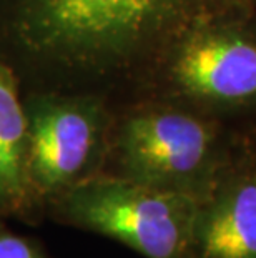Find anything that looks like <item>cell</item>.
Returning <instances> with one entry per match:
<instances>
[{
    "label": "cell",
    "mask_w": 256,
    "mask_h": 258,
    "mask_svg": "<svg viewBox=\"0 0 256 258\" xmlns=\"http://www.w3.org/2000/svg\"><path fill=\"white\" fill-rule=\"evenodd\" d=\"M254 10L256 0H0V60L22 95L89 93L118 107L188 32Z\"/></svg>",
    "instance_id": "obj_1"
},
{
    "label": "cell",
    "mask_w": 256,
    "mask_h": 258,
    "mask_svg": "<svg viewBox=\"0 0 256 258\" xmlns=\"http://www.w3.org/2000/svg\"><path fill=\"white\" fill-rule=\"evenodd\" d=\"M244 123L173 98L125 102L113 107L102 173L198 202L225 167Z\"/></svg>",
    "instance_id": "obj_2"
},
{
    "label": "cell",
    "mask_w": 256,
    "mask_h": 258,
    "mask_svg": "<svg viewBox=\"0 0 256 258\" xmlns=\"http://www.w3.org/2000/svg\"><path fill=\"white\" fill-rule=\"evenodd\" d=\"M145 97L173 98L228 122H256V10L206 22L180 38L137 98Z\"/></svg>",
    "instance_id": "obj_3"
},
{
    "label": "cell",
    "mask_w": 256,
    "mask_h": 258,
    "mask_svg": "<svg viewBox=\"0 0 256 258\" xmlns=\"http://www.w3.org/2000/svg\"><path fill=\"white\" fill-rule=\"evenodd\" d=\"M197 200L100 173L47 208L45 218L97 233L143 258H192Z\"/></svg>",
    "instance_id": "obj_4"
},
{
    "label": "cell",
    "mask_w": 256,
    "mask_h": 258,
    "mask_svg": "<svg viewBox=\"0 0 256 258\" xmlns=\"http://www.w3.org/2000/svg\"><path fill=\"white\" fill-rule=\"evenodd\" d=\"M29 127V185L34 205L47 208L77 185L102 173L113 107L89 93L24 95Z\"/></svg>",
    "instance_id": "obj_5"
},
{
    "label": "cell",
    "mask_w": 256,
    "mask_h": 258,
    "mask_svg": "<svg viewBox=\"0 0 256 258\" xmlns=\"http://www.w3.org/2000/svg\"><path fill=\"white\" fill-rule=\"evenodd\" d=\"M192 258H256V122L241 127L225 167L197 202Z\"/></svg>",
    "instance_id": "obj_6"
},
{
    "label": "cell",
    "mask_w": 256,
    "mask_h": 258,
    "mask_svg": "<svg viewBox=\"0 0 256 258\" xmlns=\"http://www.w3.org/2000/svg\"><path fill=\"white\" fill-rule=\"evenodd\" d=\"M29 127L24 95L14 72L0 60V218L39 225L29 185Z\"/></svg>",
    "instance_id": "obj_7"
},
{
    "label": "cell",
    "mask_w": 256,
    "mask_h": 258,
    "mask_svg": "<svg viewBox=\"0 0 256 258\" xmlns=\"http://www.w3.org/2000/svg\"><path fill=\"white\" fill-rule=\"evenodd\" d=\"M0 258H52L45 246L29 235L14 232L7 220L0 218Z\"/></svg>",
    "instance_id": "obj_8"
}]
</instances>
